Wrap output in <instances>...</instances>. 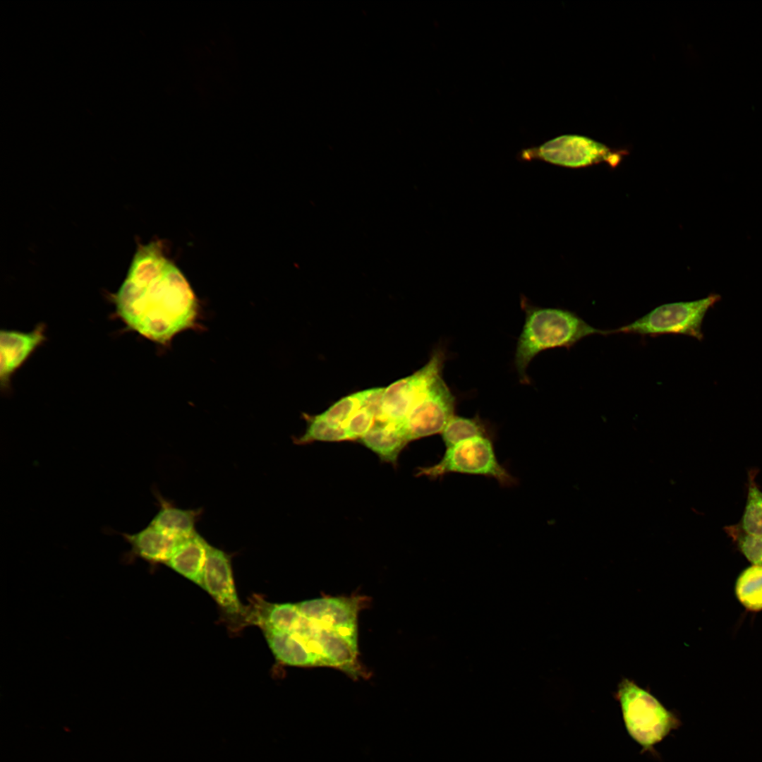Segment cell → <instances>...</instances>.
I'll use <instances>...</instances> for the list:
<instances>
[{
    "label": "cell",
    "mask_w": 762,
    "mask_h": 762,
    "mask_svg": "<svg viewBox=\"0 0 762 762\" xmlns=\"http://www.w3.org/2000/svg\"><path fill=\"white\" fill-rule=\"evenodd\" d=\"M203 589L216 602L232 631L246 627L247 605H243L236 591L231 555L208 543L203 578Z\"/></svg>",
    "instance_id": "cell-9"
},
{
    "label": "cell",
    "mask_w": 762,
    "mask_h": 762,
    "mask_svg": "<svg viewBox=\"0 0 762 762\" xmlns=\"http://www.w3.org/2000/svg\"><path fill=\"white\" fill-rule=\"evenodd\" d=\"M366 596H324L298 603L265 601L259 627L276 660L284 665L327 667L357 680L368 677L361 663L358 617Z\"/></svg>",
    "instance_id": "cell-1"
},
{
    "label": "cell",
    "mask_w": 762,
    "mask_h": 762,
    "mask_svg": "<svg viewBox=\"0 0 762 762\" xmlns=\"http://www.w3.org/2000/svg\"><path fill=\"white\" fill-rule=\"evenodd\" d=\"M114 303L130 329L161 344L192 327L198 315L188 282L157 243L138 249Z\"/></svg>",
    "instance_id": "cell-2"
},
{
    "label": "cell",
    "mask_w": 762,
    "mask_h": 762,
    "mask_svg": "<svg viewBox=\"0 0 762 762\" xmlns=\"http://www.w3.org/2000/svg\"><path fill=\"white\" fill-rule=\"evenodd\" d=\"M456 403L454 394L440 375L402 423L408 442L440 434L454 415Z\"/></svg>",
    "instance_id": "cell-10"
},
{
    "label": "cell",
    "mask_w": 762,
    "mask_h": 762,
    "mask_svg": "<svg viewBox=\"0 0 762 762\" xmlns=\"http://www.w3.org/2000/svg\"><path fill=\"white\" fill-rule=\"evenodd\" d=\"M457 473L495 478L502 486H511L516 479L498 461L491 437L478 436L446 447L441 459L418 468L417 476L436 479Z\"/></svg>",
    "instance_id": "cell-5"
},
{
    "label": "cell",
    "mask_w": 762,
    "mask_h": 762,
    "mask_svg": "<svg viewBox=\"0 0 762 762\" xmlns=\"http://www.w3.org/2000/svg\"><path fill=\"white\" fill-rule=\"evenodd\" d=\"M446 360L445 349L438 346L421 368L385 388L375 421L402 423L434 380L442 375Z\"/></svg>",
    "instance_id": "cell-8"
},
{
    "label": "cell",
    "mask_w": 762,
    "mask_h": 762,
    "mask_svg": "<svg viewBox=\"0 0 762 762\" xmlns=\"http://www.w3.org/2000/svg\"><path fill=\"white\" fill-rule=\"evenodd\" d=\"M155 496L159 504V509L150 525L177 540L183 539L197 532L195 524L202 513V509H181L163 498L157 492H155Z\"/></svg>",
    "instance_id": "cell-13"
},
{
    "label": "cell",
    "mask_w": 762,
    "mask_h": 762,
    "mask_svg": "<svg viewBox=\"0 0 762 762\" xmlns=\"http://www.w3.org/2000/svg\"><path fill=\"white\" fill-rule=\"evenodd\" d=\"M617 698L627 732L644 751L651 749L679 724L655 697L627 679L619 684Z\"/></svg>",
    "instance_id": "cell-4"
},
{
    "label": "cell",
    "mask_w": 762,
    "mask_h": 762,
    "mask_svg": "<svg viewBox=\"0 0 762 762\" xmlns=\"http://www.w3.org/2000/svg\"><path fill=\"white\" fill-rule=\"evenodd\" d=\"M207 544L208 542L195 532L179 541L165 565L203 588Z\"/></svg>",
    "instance_id": "cell-12"
},
{
    "label": "cell",
    "mask_w": 762,
    "mask_h": 762,
    "mask_svg": "<svg viewBox=\"0 0 762 762\" xmlns=\"http://www.w3.org/2000/svg\"><path fill=\"white\" fill-rule=\"evenodd\" d=\"M756 468L748 471L746 500L744 509L737 526L744 533L762 536V491L756 482Z\"/></svg>",
    "instance_id": "cell-16"
},
{
    "label": "cell",
    "mask_w": 762,
    "mask_h": 762,
    "mask_svg": "<svg viewBox=\"0 0 762 762\" xmlns=\"http://www.w3.org/2000/svg\"><path fill=\"white\" fill-rule=\"evenodd\" d=\"M735 594L747 610H762L761 566L751 565L739 574L735 583Z\"/></svg>",
    "instance_id": "cell-18"
},
{
    "label": "cell",
    "mask_w": 762,
    "mask_h": 762,
    "mask_svg": "<svg viewBox=\"0 0 762 762\" xmlns=\"http://www.w3.org/2000/svg\"><path fill=\"white\" fill-rule=\"evenodd\" d=\"M724 531L752 565L762 567V536L747 534L736 524L725 526Z\"/></svg>",
    "instance_id": "cell-21"
},
{
    "label": "cell",
    "mask_w": 762,
    "mask_h": 762,
    "mask_svg": "<svg viewBox=\"0 0 762 762\" xmlns=\"http://www.w3.org/2000/svg\"><path fill=\"white\" fill-rule=\"evenodd\" d=\"M521 306L525 322L516 344L514 365L525 384L530 382L526 369L540 352L557 347L569 349L585 337L610 332L593 327L570 310L536 306L523 295Z\"/></svg>",
    "instance_id": "cell-3"
},
{
    "label": "cell",
    "mask_w": 762,
    "mask_h": 762,
    "mask_svg": "<svg viewBox=\"0 0 762 762\" xmlns=\"http://www.w3.org/2000/svg\"><path fill=\"white\" fill-rule=\"evenodd\" d=\"M307 428L305 433L294 442L298 445L310 443L313 441L340 442L350 440L346 430L334 426L318 415L306 417Z\"/></svg>",
    "instance_id": "cell-19"
},
{
    "label": "cell",
    "mask_w": 762,
    "mask_h": 762,
    "mask_svg": "<svg viewBox=\"0 0 762 762\" xmlns=\"http://www.w3.org/2000/svg\"><path fill=\"white\" fill-rule=\"evenodd\" d=\"M720 300L719 295L710 294L696 301L663 304L633 322L610 332L653 337L665 334H684L702 340L701 325L704 316Z\"/></svg>",
    "instance_id": "cell-6"
},
{
    "label": "cell",
    "mask_w": 762,
    "mask_h": 762,
    "mask_svg": "<svg viewBox=\"0 0 762 762\" xmlns=\"http://www.w3.org/2000/svg\"><path fill=\"white\" fill-rule=\"evenodd\" d=\"M44 340V327L41 325L30 332L1 331V386L8 385L12 374Z\"/></svg>",
    "instance_id": "cell-11"
},
{
    "label": "cell",
    "mask_w": 762,
    "mask_h": 762,
    "mask_svg": "<svg viewBox=\"0 0 762 762\" xmlns=\"http://www.w3.org/2000/svg\"><path fill=\"white\" fill-rule=\"evenodd\" d=\"M368 390L360 391L343 397L319 416L329 423L344 428L351 417L365 406Z\"/></svg>",
    "instance_id": "cell-20"
},
{
    "label": "cell",
    "mask_w": 762,
    "mask_h": 762,
    "mask_svg": "<svg viewBox=\"0 0 762 762\" xmlns=\"http://www.w3.org/2000/svg\"><path fill=\"white\" fill-rule=\"evenodd\" d=\"M378 408L365 406L358 409L344 426L350 440H359L365 435L375 423Z\"/></svg>",
    "instance_id": "cell-22"
},
{
    "label": "cell",
    "mask_w": 762,
    "mask_h": 762,
    "mask_svg": "<svg viewBox=\"0 0 762 762\" xmlns=\"http://www.w3.org/2000/svg\"><path fill=\"white\" fill-rule=\"evenodd\" d=\"M626 154V150L611 149L590 138L567 134L540 145L523 149L519 152L517 158L528 162L541 160L569 168L586 167L605 162L614 168Z\"/></svg>",
    "instance_id": "cell-7"
},
{
    "label": "cell",
    "mask_w": 762,
    "mask_h": 762,
    "mask_svg": "<svg viewBox=\"0 0 762 762\" xmlns=\"http://www.w3.org/2000/svg\"><path fill=\"white\" fill-rule=\"evenodd\" d=\"M446 447L459 442L478 436L492 438L489 424L479 416L466 418L454 415L440 433Z\"/></svg>",
    "instance_id": "cell-17"
},
{
    "label": "cell",
    "mask_w": 762,
    "mask_h": 762,
    "mask_svg": "<svg viewBox=\"0 0 762 762\" xmlns=\"http://www.w3.org/2000/svg\"><path fill=\"white\" fill-rule=\"evenodd\" d=\"M121 535L131 545L132 554L153 564H165L180 540L164 534L150 524L138 533Z\"/></svg>",
    "instance_id": "cell-15"
},
{
    "label": "cell",
    "mask_w": 762,
    "mask_h": 762,
    "mask_svg": "<svg viewBox=\"0 0 762 762\" xmlns=\"http://www.w3.org/2000/svg\"><path fill=\"white\" fill-rule=\"evenodd\" d=\"M358 440L381 460L392 464L397 462L399 452L408 443L402 423L379 421Z\"/></svg>",
    "instance_id": "cell-14"
}]
</instances>
